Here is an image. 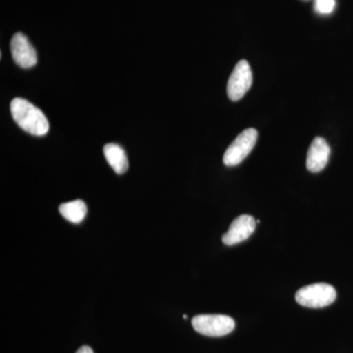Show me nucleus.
Segmentation results:
<instances>
[{
	"label": "nucleus",
	"instance_id": "nucleus-11",
	"mask_svg": "<svg viewBox=\"0 0 353 353\" xmlns=\"http://www.w3.org/2000/svg\"><path fill=\"white\" fill-rule=\"evenodd\" d=\"M336 6V0H316L315 9L320 14H330L333 12Z\"/></svg>",
	"mask_w": 353,
	"mask_h": 353
},
{
	"label": "nucleus",
	"instance_id": "nucleus-7",
	"mask_svg": "<svg viewBox=\"0 0 353 353\" xmlns=\"http://www.w3.org/2000/svg\"><path fill=\"white\" fill-rule=\"evenodd\" d=\"M256 228V221L250 215H241L236 218L223 234L222 241L226 245H234L248 240Z\"/></svg>",
	"mask_w": 353,
	"mask_h": 353
},
{
	"label": "nucleus",
	"instance_id": "nucleus-6",
	"mask_svg": "<svg viewBox=\"0 0 353 353\" xmlns=\"http://www.w3.org/2000/svg\"><path fill=\"white\" fill-rule=\"evenodd\" d=\"M10 50L14 61L21 68H32L38 62L36 50L30 43L29 39L22 32L14 34L11 39Z\"/></svg>",
	"mask_w": 353,
	"mask_h": 353
},
{
	"label": "nucleus",
	"instance_id": "nucleus-3",
	"mask_svg": "<svg viewBox=\"0 0 353 353\" xmlns=\"http://www.w3.org/2000/svg\"><path fill=\"white\" fill-rule=\"evenodd\" d=\"M192 323L197 333L208 336H227L236 327L233 318L220 314L197 315Z\"/></svg>",
	"mask_w": 353,
	"mask_h": 353
},
{
	"label": "nucleus",
	"instance_id": "nucleus-10",
	"mask_svg": "<svg viewBox=\"0 0 353 353\" xmlns=\"http://www.w3.org/2000/svg\"><path fill=\"white\" fill-rule=\"evenodd\" d=\"M87 205L83 201L65 202L59 206L60 214L74 224H79L87 215Z\"/></svg>",
	"mask_w": 353,
	"mask_h": 353
},
{
	"label": "nucleus",
	"instance_id": "nucleus-1",
	"mask_svg": "<svg viewBox=\"0 0 353 353\" xmlns=\"http://www.w3.org/2000/svg\"><path fill=\"white\" fill-rule=\"evenodd\" d=\"M11 115L16 124L32 136L41 137L48 134L50 123L43 111L31 102L17 97L10 103Z\"/></svg>",
	"mask_w": 353,
	"mask_h": 353
},
{
	"label": "nucleus",
	"instance_id": "nucleus-5",
	"mask_svg": "<svg viewBox=\"0 0 353 353\" xmlns=\"http://www.w3.org/2000/svg\"><path fill=\"white\" fill-rule=\"evenodd\" d=\"M252 85V72L246 60L236 63L228 81V97L232 101H238L245 97Z\"/></svg>",
	"mask_w": 353,
	"mask_h": 353
},
{
	"label": "nucleus",
	"instance_id": "nucleus-2",
	"mask_svg": "<svg viewBox=\"0 0 353 353\" xmlns=\"http://www.w3.org/2000/svg\"><path fill=\"white\" fill-rule=\"evenodd\" d=\"M336 292L334 287L326 283L306 285L297 290V303L308 308H323L331 305L336 301Z\"/></svg>",
	"mask_w": 353,
	"mask_h": 353
},
{
	"label": "nucleus",
	"instance_id": "nucleus-4",
	"mask_svg": "<svg viewBox=\"0 0 353 353\" xmlns=\"http://www.w3.org/2000/svg\"><path fill=\"white\" fill-rule=\"evenodd\" d=\"M257 137H259V132L253 128L241 132L231 145L227 148L223 157L224 164L226 166L233 167L241 163L256 145Z\"/></svg>",
	"mask_w": 353,
	"mask_h": 353
},
{
	"label": "nucleus",
	"instance_id": "nucleus-9",
	"mask_svg": "<svg viewBox=\"0 0 353 353\" xmlns=\"http://www.w3.org/2000/svg\"><path fill=\"white\" fill-rule=\"evenodd\" d=\"M103 152L111 168L118 175H122L128 170L129 162H128L126 152L120 145L116 143H108L104 146Z\"/></svg>",
	"mask_w": 353,
	"mask_h": 353
},
{
	"label": "nucleus",
	"instance_id": "nucleus-12",
	"mask_svg": "<svg viewBox=\"0 0 353 353\" xmlns=\"http://www.w3.org/2000/svg\"><path fill=\"white\" fill-rule=\"evenodd\" d=\"M76 353H94V350L88 345H83V347L79 348Z\"/></svg>",
	"mask_w": 353,
	"mask_h": 353
},
{
	"label": "nucleus",
	"instance_id": "nucleus-8",
	"mask_svg": "<svg viewBox=\"0 0 353 353\" xmlns=\"http://www.w3.org/2000/svg\"><path fill=\"white\" fill-rule=\"evenodd\" d=\"M330 153L331 148L326 139L320 137L313 139L306 158V167L308 171L312 173L321 172L328 164Z\"/></svg>",
	"mask_w": 353,
	"mask_h": 353
}]
</instances>
